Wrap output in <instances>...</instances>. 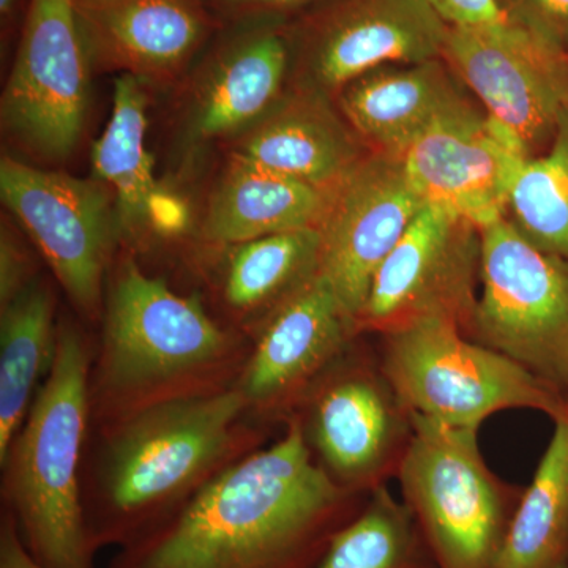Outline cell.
I'll list each match as a JSON object with an SVG mask.
<instances>
[{
  "instance_id": "cb8c5ba5",
  "label": "cell",
  "mask_w": 568,
  "mask_h": 568,
  "mask_svg": "<svg viewBox=\"0 0 568 568\" xmlns=\"http://www.w3.org/2000/svg\"><path fill=\"white\" fill-rule=\"evenodd\" d=\"M321 234L315 227L234 245L224 268L223 297L248 320L254 335L276 310L320 274Z\"/></svg>"
},
{
  "instance_id": "3957f363",
  "label": "cell",
  "mask_w": 568,
  "mask_h": 568,
  "mask_svg": "<svg viewBox=\"0 0 568 568\" xmlns=\"http://www.w3.org/2000/svg\"><path fill=\"white\" fill-rule=\"evenodd\" d=\"M250 353L205 312L123 257L104 304L103 339L91 379L92 418L114 424L148 407L235 387Z\"/></svg>"
},
{
  "instance_id": "4dcf8cb0",
  "label": "cell",
  "mask_w": 568,
  "mask_h": 568,
  "mask_svg": "<svg viewBox=\"0 0 568 568\" xmlns=\"http://www.w3.org/2000/svg\"><path fill=\"white\" fill-rule=\"evenodd\" d=\"M0 568H43L22 544L17 525L6 510L0 519Z\"/></svg>"
},
{
  "instance_id": "f546056e",
  "label": "cell",
  "mask_w": 568,
  "mask_h": 568,
  "mask_svg": "<svg viewBox=\"0 0 568 568\" xmlns=\"http://www.w3.org/2000/svg\"><path fill=\"white\" fill-rule=\"evenodd\" d=\"M450 28H495L510 20L499 0H428Z\"/></svg>"
},
{
  "instance_id": "d6a6232c",
  "label": "cell",
  "mask_w": 568,
  "mask_h": 568,
  "mask_svg": "<svg viewBox=\"0 0 568 568\" xmlns=\"http://www.w3.org/2000/svg\"><path fill=\"white\" fill-rule=\"evenodd\" d=\"M18 0H0V13H2L3 20L10 18L11 14L17 10Z\"/></svg>"
},
{
  "instance_id": "4316f807",
  "label": "cell",
  "mask_w": 568,
  "mask_h": 568,
  "mask_svg": "<svg viewBox=\"0 0 568 568\" xmlns=\"http://www.w3.org/2000/svg\"><path fill=\"white\" fill-rule=\"evenodd\" d=\"M507 219L538 248L568 260V111L547 151L519 173Z\"/></svg>"
},
{
  "instance_id": "30bf717a",
  "label": "cell",
  "mask_w": 568,
  "mask_h": 568,
  "mask_svg": "<svg viewBox=\"0 0 568 568\" xmlns=\"http://www.w3.org/2000/svg\"><path fill=\"white\" fill-rule=\"evenodd\" d=\"M0 193L71 304L84 316H99L104 275L121 234L110 186L3 156Z\"/></svg>"
},
{
  "instance_id": "5b68a950",
  "label": "cell",
  "mask_w": 568,
  "mask_h": 568,
  "mask_svg": "<svg viewBox=\"0 0 568 568\" xmlns=\"http://www.w3.org/2000/svg\"><path fill=\"white\" fill-rule=\"evenodd\" d=\"M379 339L381 365L414 416L477 432L503 410L568 418L566 392L474 342L450 321H418Z\"/></svg>"
},
{
  "instance_id": "7a4b0ae2",
  "label": "cell",
  "mask_w": 568,
  "mask_h": 568,
  "mask_svg": "<svg viewBox=\"0 0 568 568\" xmlns=\"http://www.w3.org/2000/svg\"><path fill=\"white\" fill-rule=\"evenodd\" d=\"M237 387L175 399L100 426L91 484L82 487L97 552L125 548L166 521L212 478L260 448Z\"/></svg>"
},
{
  "instance_id": "e0dca14e",
  "label": "cell",
  "mask_w": 568,
  "mask_h": 568,
  "mask_svg": "<svg viewBox=\"0 0 568 568\" xmlns=\"http://www.w3.org/2000/svg\"><path fill=\"white\" fill-rule=\"evenodd\" d=\"M92 61L144 81L166 80L207 29L196 0H74Z\"/></svg>"
},
{
  "instance_id": "f1b7e54d",
  "label": "cell",
  "mask_w": 568,
  "mask_h": 568,
  "mask_svg": "<svg viewBox=\"0 0 568 568\" xmlns=\"http://www.w3.org/2000/svg\"><path fill=\"white\" fill-rule=\"evenodd\" d=\"M33 280L28 250L3 224L0 235V304H9Z\"/></svg>"
},
{
  "instance_id": "8992f818",
  "label": "cell",
  "mask_w": 568,
  "mask_h": 568,
  "mask_svg": "<svg viewBox=\"0 0 568 568\" xmlns=\"http://www.w3.org/2000/svg\"><path fill=\"white\" fill-rule=\"evenodd\" d=\"M413 417L396 478L437 568H496L525 488L489 469L477 429Z\"/></svg>"
},
{
  "instance_id": "d6986e66",
  "label": "cell",
  "mask_w": 568,
  "mask_h": 568,
  "mask_svg": "<svg viewBox=\"0 0 568 568\" xmlns=\"http://www.w3.org/2000/svg\"><path fill=\"white\" fill-rule=\"evenodd\" d=\"M444 59L368 71L338 91L339 111L372 152L403 156L444 115L470 103Z\"/></svg>"
},
{
  "instance_id": "6da1fadb",
  "label": "cell",
  "mask_w": 568,
  "mask_h": 568,
  "mask_svg": "<svg viewBox=\"0 0 568 568\" xmlns=\"http://www.w3.org/2000/svg\"><path fill=\"white\" fill-rule=\"evenodd\" d=\"M226 467L108 568H316L368 496L317 465L301 424Z\"/></svg>"
},
{
  "instance_id": "9c48e42d",
  "label": "cell",
  "mask_w": 568,
  "mask_h": 568,
  "mask_svg": "<svg viewBox=\"0 0 568 568\" xmlns=\"http://www.w3.org/2000/svg\"><path fill=\"white\" fill-rule=\"evenodd\" d=\"M480 230L426 204L381 267L355 317L358 336H383L418 321H450L465 332L480 291Z\"/></svg>"
},
{
  "instance_id": "d4e9b609",
  "label": "cell",
  "mask_w": 568,
  "mask_h": 568,
  "mask_svg": "<svg viewBox=\"0 0 568 568\" xmlns=\"http://www.w3.org/2000/svg\"><path fill=\"white\" fill-rule=\"evenodd\" d=\"M496 568H568V418L555 422Z\"/></svg>"
},
{
  "instance_id": "1f68e13d",
  "label": "cell",
  "mask_w": 568,
  "mask_h": 568,
  "mask_svg": "<svg viewBox=\"0 0 568 568\" xmlns=\"http://www.w3.org/2000/svg\"><path fill=\"white\" fill-rule=\"evenodd\" d=\"M233 7H252V9H283V7L298 6L308 0H222Z\"/></svg>"
},
{
  "instance_id": "836d02e7",
  "label": "cell",
  "mask_w": 568,
  "mask_h": 568,
  "mask_svg": "<svg viewBox=\"0 0 568 568\" xmlns=\"http://www.w3.org/2000/svg\"><path fill=\"white\" fill-rule=\"evenodd\" d=\"M567 398H568V388H567Z\"/></svg>"
},
{
  "instance_id": "44dd1931",
  "label": "cell",
  "mask_w": 568,
  "mask_h": 568,
  "mask_svg": "<svg viewBox=\"0 0 568 568\" xmlns=\"http://www.w3.org/2000/svg\"><path fill=\"white\" fill-rule=\"evenodd\" d=\"M331 192L231 156L204 220L212 244L239 245L265 235L320 227Z\"/></svg>"
},
{
  "instance_id": "ffe728a7",
  "label": "cell",
  "mask_w": 568,
  "mask_h": 568,
  "mask_svg": "<svg viewBox=\"0 0 568 568\" xmlns=\"http://www.w3.org/2000/svg\"><path fill=\"white\" fill-rule=\"evenodd\" d=\"M144 84L126 73L115 80L110 122L92 145L93 178L114 193L123 233H174L185 223V211L153 175V160L145 148Z\"/></svg>"
},
{
  "instance_id": "277c9868",
  "label": "cell",
  "mask_w": 568,
  "mask_h": 568,
  "mask_svg": "<svg viewBox=\"0 0 568 568\" xmlns=\"http://www.w3.org/2000/svg\"><path fill=\"white\" fill-rule=\"evenodd\" d=\"M92 357L69 323L59 325L54 362L3 470V510L43 568H95L82 503V455L92 418Z\"/></svg>"
},
{
  "instance_id": "8fae6325",
  "label": "cell",
  "mask_w": 568,
  "mask_h": 568,
  "mask_svg": "<svg viewBox=\"0 0 568 568\" xmlns=\"http://www.w3.org/2000/svg\"><path fill=\"white\" fill-rule=\"evenodd\" d=\"M92 62L74 0H31L3 89L7 133L40 159L70 156L84 132Z\"/></svg>"
},
{
  "instance_id": "ac0fdd59",
  "label": "cell",
  "mask_w": 568,
  "mask_h": 568,
  "mask_svg": "<svg viewBox=\"0 0 568 568\" xmlns=\"http://www.w3.org/2000/svg\"><path fill=\"white\" fill-rule=\"evenodd\" d=\"M316 85L280 99L245 130L235 155L331 192L369 151Z\"/></svg>"
},
{
  "instance_id": "7402d4cb",
  "label": "cell",
  "mask_w": 568,
  "mask_h": 568,
  "mask_svg": "<svg viewBox=\"0 0 568 568\" xmlns=\"http://www.w3.org/2000/svg\"><path fill=\"white\" fill-rule=\"evenodd\" d=\"M286 41L275 31L242 37L216 59L197 89L193 130L203 140L245 132L282 99Z\"/></svg>"
},
{
  "instance_id": "83f0119b",
  "label": "cell",
  "mask_w": 568,
  "mask_h": 568,
  "mask_svg": "<svg viewBox=\"0 0 568 568\" xmlns=\"http://www.w3.org/2000/svg\"><path fill=\"white\" fill-rule=\"evenodd\" d=\"M508 18L568 55V0H499Z\"/></svg>"
},
{
  "instance_id": "52a82bcc",
  "label": "cell",
  "mask_w": 568,
  "mask_h": 568,
  "mask_svg": "<svg viewBox=\"0 0 568 568\" xmlns=\"http://www.w3.org/2000/svg\"><path fill=\"white\" fill-rule=\"evenodd\" d=\"M480 291L466 336L566 392L568 260L538 248L507 216L480 227Z\"/></svg>"
},
{
  "instance_id": "4fadbf2b",
  "label": "cell",
  "mask_w": 568,
  "mask_h": 568,
  "mask_svg": "<svg viewBox=\"0 0 568 568\" xmlns=\"http://www.w3.org/2000/svg\"><path fill=\"white\" fill-rule=\"evenodd\" d=\"M426 205L403 156L366 153L331 190L321 222L320 276L357 317L377 268Z\"/></svg>"
},
{
  "instance_id": "603a6c76",
  "label": "cell",
  "mask_w": 568,
  "mask_h": 568,
  "mask_svg": "<svg viewBox=\"0 0 568 568\" xmlns=\"http://www.w3.org/2000/svg\"><path fill=\"white\" fill-rule=\"evenodd\" d=\"M54 295L33 280L0 316V459L20 432L41 383L50 373L58 345Z\"/></svg>"
},
{
  "instance_id": "484cf974",
  "label": "cell",
  "mask_w": 568,
  "mask_h": 568,
  "mask_svg": "<svg viewBox=\"0 0 568 568\" xmlns=\"http://www.w3.org/2000/svg\"><path fill=\"white\" fill-rule=\"evenodd\" d=\"M316 568H437L416 518L390 489H375L332 538Z\"/></svg>"
},
{
  "instance_id": "7c38bea8",
  "label": "cell",
  "mask_w": 568,
  "mask_h": 568,
  "mask_svg": "<svg viewBox=\"0 0 568 568\" xmlns=\"http://www.w3.org/2000/svg\"><path fill=\"white\" fill-rule=\"evenodd\" d=\"M444 61L530 159L547 151L568 111L567 54L508 20L495 28H450Z\"/></svg>"
},
{
  "instance_id": "ba28073f",
  "label": "cell",
  "mask_w": 568,
  "mask_h": 568,
  "mask_svg": "<svg viewBox=\"0 0 568 568\" xmlns=\"http://www.w3.org/2000/svg\"><path fill=\"white\" fill-rule=\"evenodd\" d=\"M361 338L293 414L317 465L339 487L369 496L398 476L414 435L413 413L396 394L377 351Z\"/></svg>"
},
{
  "instance_id": "2e32d148",
  "label": "cell",
  "mask_w": 568,
  "mask_h": 568,
  "mask_svg": "<svg viewBox=\"0 0 568 568\" xmlns=\"http://www.w3.org/2000/svg\"><path fill=\"white\" fill-rule=\"evenodd\" d=\"M448 31L428 0H339L306 47L310 84L338 92L381 67L444 59Z\"/></svg>"
},
{
  "instance_id": "5bb4252c",
  "label": "cell",
  "mask_w": 568,
  "mask_h": 568,
  "mask_svg": "<svg viewBox=\"0 0 568 568\" xmlns=\"http://www.w3.org/2000/svg\"><path fill=\"white\" fill-rule=\"evenodd\" d=\"M529 159L518 138L473 102L439 119L403 155L426 204L478 230L507 216L511 190Z\"/></svg>"
},
{
  "instance_id": "9a60e30c",
  "label": "cell",
  "mask_w": 568,
  "mask_h": 568,
  "mask_svg": "<svg viewBox=\"0 0 568 568\" xmlns=\"http://www.w3.org/2000/svg\"><path fill=\"white\" fill-rule=\"evenodd\" d=\"M361 338L331 284L317 275L265 321L235 387L261 420H287Z\"/></svg>"
}]
</instances>
